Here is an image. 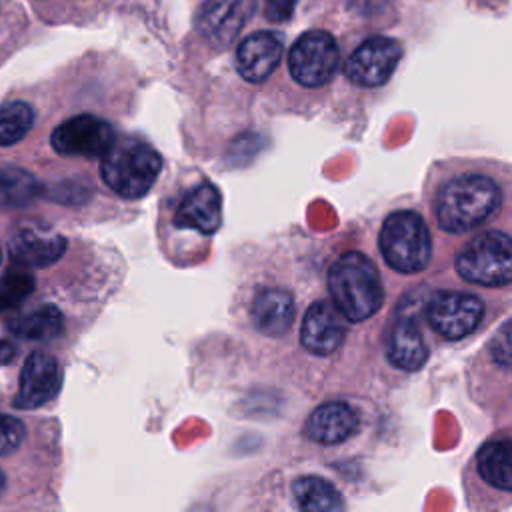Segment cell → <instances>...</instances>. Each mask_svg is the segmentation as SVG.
I'll return each instance as SVG.
<instances>
[{"mask_svg": "<svg viewBox=\"0 0 512 512\" xmlns=\"http://www.w3.org/2000/svg\"><path fill=\"white\" fill-rule=\"evenodd\" d=\"M504 204L500 180L480 168H460L436 182L430 210L448 234H466L490 222Z\"/></svg>", "mask_w": 512, "mask_h": 512, "instance_id": "6da1fadb", "label": "cell"}, {"mask_svg": "<svg viewBox=\"0 0 512 512\" xmlns=\"http://www.w3.org/2000/svg\"><path fill=\"white\" fill-rule=\"evenodd\" d=\"M328 292L348 322L372 318L384 304V286L378 268L362 252H344L328 268Z\"/></svg>", "mask_w": 512, "mask_h": 512, "instance_id": "7a4b0ae2", "label": "cell"}, {"mask_svg": "<svg viewBox=\"0 0 512 512\" xmlns=\"http://www.w3.org/2000/svg\"><path fill=\"white\" fill-rule=\"evenodd\" d=\"M458 276L476 286H512V232L492 226L462 244L454 258Z\"/></svg>", "mask_w": 512, "mask_h": 512, "instance_id": "3957f363", "label": "cell"}, {"mask_svg": "<svg viewBox=\"0 0 512 512\" xmlns=\"http://www.w3.org/2000/svg\"><path fill=\"white\" fill-rule=\"evenodd\" d=\"M384 262L400 274H420L432 260V236L416 210L390 212L378 234Z\"/></svg>", "mask_w": 512, "mask_h": 512, "instance_id": "277c9868", "label": "cell"}, {"mask_svg": "<svg viewBox=\"0 0 512 512\" xmlns=\"http://www.w3.org/2000/svg\"><path fill=\"white\" fill-rule=\"evenodd\" d=\"M162 170V156L136 138H120L102 156L100 176L108 188L126 200L144 196Z\"/></svg>", "mask_w": 512, "mask_h": 512, "instance_id": "5b68a950", "label": "cell"}, {"mask_svg": "<svg viewBox=\"0 0 512 512\" xmlns=\"http://www.w3.org/2000/svg\"><path fill=\"white\" fill-rule=\"evenodd\" d=\"M430 328L446 340H462L484 320V302L470 292L436 290L424 306Z\"/></svg>", "mask_w": 512, "mask_h": 512, "instance_id": "8992f818", "label": "cell"}, {"mask_svg": "<svg viewBox=\"0 0 512 512\" xmlns=\"http://www.w3.org/2000/svg\"><path fill=\"white\" fill-rule=\"evenodd\" d=\"M338 62V44L326 30L304 32L288 54V70L292 78L306 88L324 86L334 76Z\"/></svg>", "mask_w": 512, "mask_h": 512, "instance_id": "52a82bcc", "label": "cell"}, {"mask_svg": "<svg viewBox=\"0 0 512 512\" xmlns=\"http://www.w3.org/2000/svg\"><path fill=\"white\" fill-rule=\"evenodd\" d=\"M116 142L112 124L92 114H78L58 124L50 134V144L64 156L102 158Z\"/></svg>", "mask_w": 512, "mask_h": 512, "instance_id": "ba28073f", "label": "cell"}, {"mask_svg": "<svg viewBox=\"0 0 512 512\" xmlns=\"http://www.w3.org/2000/svg\"><path fill=\"white\" fill-rule=\"evenodd\" d=\"M402 58V46L394 38H366L346 60V78L362 88H376L388 82Z\"/></svg>", "mask_w": 512, "mask_h": 512, "instance_id": "9c48e42d", "label": "cell"}, {"mask_svg": "<svg viewBox=\"0 0 512 512\" xmlns=\"http://www.w3.org/2000/svg\"><path fill=\"white\" fill-rule=\"evenodd\" d=\"M348 332V318L332 300H316L304 312L300 324L302 346L316 356H328L340 348Z\"/></svg>", "mask_w": 512, "mask_h": 512, "instance_id": "30bf717a", "label": "cell"}, {"mask_svg": "<svg viewBox=\"0 0 512 512\" xmlns=\"http://www.w3.org/2000/svg\"><path fill=\"white\" fill-rule=\"evenodd\" d=\"M62 384V370L54 356L46 352H30L20 372L14 406L20 410H34L50 402Z\"/></svg>", "mask_w": 512, "mask_h": 512, "instance_id": "8fae6325", "label": "cell"}, {"mask_svg": "<svg viewBox=\"0 0 512 512\" xmlns=\"http://www.w3.org/2000/svg\"><path fill=\"white\" fill-rule=\"evenodd\" d=\"M254 8L256 0H204L196 24L208 44L226 48L236 40Z\"/></svg>", "mask_w": 512, "mask_h": 512, "instance_id": "7c38bea8", "label": "cell"}, {"mask_svg": "<svg viewBox=\"0 0 512 512\" xmlns=\"http://www.w3.org/2000/svg\"><path fill=\"white\" fill-rule=\"evenodd\" d=\"M282 40L278 34L260 30L246 36L236 50V68L248 82H264L280 64Z\"/></svg>", "mask_w": 512, "mask_h": 512, "instance_id": "4fadbf2b", "label": "cell"}, {"mask_svg": "<svg viewBox=\"0 0 512 512\" xmlns=\"http://www.w3.org/2000/svg\"><path fill=\"white\" fill-rule=\"evenodd\" d=\"M360 426V414L354 406L332 400L312 410L306 418L304 434L318 444H340L356 434Z\"/></svg>", "mask_w": 512, "mask_h": 512, "instance_id": "5bb4252c", "label": "cell"}, {"mask_svg": "<svg viewBox=\"0 0 512 512\" xmlns=\"http://www.w3.org/2000/svg\"><path fill=\"white\" fill-rule=\"evenodd\" d=\"M222 222V196L210 182L196 186L176 208L174 224L178 228L214 234Z\"/></svg>", "mask_w": 512, "mask_h": 512, "instance_id": "9a60e30c", "label": "cell"}, {"mask_svg": "<svg viewBox=\"0 0 512 512\" xmlns=\"http://www.w3.org/2000/svg\"><path fill=\"white\" fill-rule=\"evenodd\" d=\"M472 466L482 484L496 492L512 494V440L490 438L478 446Z\"/></svg>", "mask_w": 512, "mask_h": 512, "instance_id": "2e32d148", "label": "cell"}, {"mask_svg": "<svg viewBox=\"0 0 512 512\" xmlns=\"http://www.w3.org/2000/svg\"><path fill=\"white\" fill-rule=\"evenodd\" d=\"M294 298L284 288H264L252 302V322L264 336H282L294 322Z\"/></svg>", "mask_w": 512, "mask_h": 512, "instance_id": "e0dca14e", "label": "cell"}, {"mask_svg": "<svg viewBox=\"0 0 512 512\" xmlns=\"http://www.w3.org/2000/svg\"><path fill=\"white\" fill-rule=\"evenodd\" d=\"M66 252L64 236H44L34 230H18L8 242V254L14 264L26 268H46Z\"/></svg>", "mask_w": 512, "mask_h": 512, "instance_id": "ac0fdd59", "label": "cell"}, {"mask_svg": "<svg viewBox=\"0 0 512 512\" xmlns=\"http://www.w3.org/2000/svg\"><path fill=\"white\" fill-rule=\"evenodd\" d=\"M386 356L390 364L406 372H416L426 364L428 346L412 320L400 318L392 324L386 338Z\"/></svg>", "mask_w": 512, "mask_h": 512, "instance_id": "d6986e66", "label": "cell"}, {"mask_svg": "<svg viewBox=\"0 0 512 512\" xmlns=\"http://www.w3.org/2000/svg\"><path fill=\"white\" fill-rule=\"evenodd\" d=\"M6 328H8V332H12L14 336H20V338L48 342L62 334L64 316L56 306L44 304L36 310L10 316L6 320Z\"/></svg>", "mask_w": 512, "mask_h": 512, "instance_id": "ffe728a7", "label": "cell"}, {"mask_svg": "<svg viewBox=\"0 0 512 512\" xmlns=\"http://www.w3.org/2000/svg\"><path fill=\"white\" fill-rule=\"evenodd\" d=\"M292 498L294 504L306 512H334L344 508L336 486L320 476H300L294 480Z\"/></svg>", "mask_w": 512, "mask_h": 512, "instance_id": "44dd1931", "label": "cell"}, {"mask_svg": "<svg viewBox=\"0 0 512 512\" xmlns=\"http://www.w3.org/2000/svg\"><path fill=\"white\" fill-rule=\"evenodd\" d=\"M40 194L38 180L18 166L0 170V208H24L32 204Z\"/></svg>", "mask_w": 512, "mask_h": 512, "instance_id": "7402d4cb", "label": "cell"}, {"mask_svg": "<svg viewBox=\"0 0 512 512\" xmlns=\"http://www.w3.org/2000/svg\"><path fill=\"white\" fill-rule=\"evenodd\" d=\"M36 280L26 266L14 264L0 276V314L18 308L32 292Z\"/></svg>", "mask_w": 512, "mask_h": 512, "instance_id": "603a6c76", "label": "cell"}, {"mask_svg": "<svg viewBox=\"0 0 512 512\" xmlns=\"http://www.w3.org/2000/svg\"><path fill=\"white\" fill-rule=\"evenodd\" d=\"M34 124V110L26 102H10L0 108V146H14Z\"/></svg>", "mask_w": 512, "mask_h": 512, "instance_id": "cb8c5ba5", "label": "cell"}, {"mask_svg": "<svg viewBox=\"0 0 512 512\" xmlns=\"http://www.w3.org/2000/svg\"><path fill=\"white\" fill-rule=\"evenodd\" d=\"M488 350H490L492 360L498 366L512 370V320L504 322L496 330V334L492 336V340L488 344Z\"/></svg>", "mask_w": 512, "mask_h": 512, "instance_id": "d4e9b609", "label": "cell"}, {"mask_svg": "<svg viewBox=\"0 0 512 512\" xmlns=\"http://www.w3.org/2000/svg\"><path fill=\"white\" fill-rule=\"evenodd\" d=\"M24 424L8 414H0V456L12 454L24 440Z\"/></svg>", "mask_w": 512, "mask_h": 512, "instance_id": "484cf974", "label": "cell"}, {"mask_svg": "<svg viewBox=\"0 0 512 512\" xmlns=\"http://www.w3.org/2000/svg\"><path fill=\"white\" fill-rule=\"evenodd\" d=\"M296 0H264V14L268 20L284 22L292 16Z\"/></svg>", "mask_w": 512, "mask_h": 512, "instance_id": "4316f807", "label": "cell"}, {"mask_svg": "<svg viewBox=\"0 0 512 512\" xmlns=\"http://www.w3.org/2000/svg\"><path fill=\"white\" fill-rule=\"evenodd\" d=\"M14 356H16V346H14V342H10L8 338L0 340V366L10 364V362L14 360Z\"/></svg>", "mask_w": 512, "mask_h": 512, "instance_id": "83f0119b", "label": "cell"}, {"mask_svg": "<svg viewBox=\"0 0 512 512\" xmlns=\"http://www.w3.org/2000/svg\"><path fill=\"white\" fill-rule=\"evenodd\" d=\"M4 488H6V476H4V472L0 470V494L4 492Z\"/></svg>", "mask_w": 512, "mask_h": 512, "instance_id": "f1b7e54d", "label": "cell"}, {"mask_svg": "<svg viewBox=\"0 0 512 512\" xmlns=\"http://www.w3.org/2000/svg\"><path fill=\"white\" fill-rule=\"evenodd\" d=\"M0 262H2V250H0Z\"/></svg>", "mask_w": 512, "mask_h": 512, "instance_id": "f546056e", "label": "cell"}]
</instances>
